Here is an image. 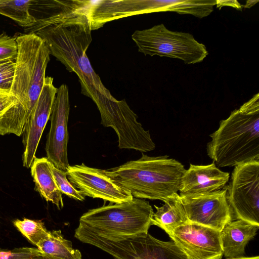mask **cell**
<instances>
[{
    "label": "cell",
    "mask_w": 259,
    "mask_h": 259,
    "mask_svg": "<svg viewBox=\"0 0 259 259\" xmlns=\"http://www.w3.org/2000/svg\"><path fill=\"white\" fill-rule=\"evenodd\" d=\"M52 169L57 185L61 193L77 200H84V196L67 179L66 171L57 168L53 164Z\"/></svg>",
    "instance_id": "obj_22"
},
{
    "label": "cell",
    "mask_w": 259,
    "mask_h": 259,
    "mask_svg": "<svg viewBox=\"0 0 259 259\" xmlns=\"http://www.w3.org/2000/svg\"><path fill=\"white\" fill-rule=\"evenodd\" d=\"M16 38L18 54L10 93L19 103L0 118V134L19 137L42 90L50 54L45 41L34 33L20 34Z\"/></svg>",
    "instance_id": "obj_2"
},
{
    "label": "cell",
    "mask_w": 259,
    "mask_h": 259,
    "mask_svg": "<svg viewBox=\"0 0 259 259\" xmlns=\"http://www.w3.org/2000/svg\"><path fill=\"white\" fill-rule=\"evenodd\" d=\"M17 229L33 245L38 246L40 242L50 234L41 220L23 218L16 219L13 222Z\"/></svg>",
    "instance_id": "obj_21"
},
{
    "label": "cell",
    "mask_w": 259,
    "mask_h": 259,
    "mask_svg": "<svg viewBox=\"0 0 259 259\" xmlns=\"http://www.w3.org/2000/svg\"><path fill=\"white\" fill-rule=\"evenodd\" d=\"M91 31L88 15L80 14L60 19L35 34L45 41L50 54L77 74L81 93L94 101L103 115L119 101L102 83L86 54L92 41Z\"/></svg>",
    "instance_id": "obj_1"
},
{
    "label": "cell",
    "mask_w": 259,
    "mask_h": 259,
    "mask_svg": "<svg viewBox=\"0 0 259 259\" xmlns=\"http://www.w3.org/2000/svg\"><path fill=\"white\" fill-rule=\"evenodd\" d=\"M110 253L118 259H189L173 241L160 240L149 233L114 241Z\"/></svg>",
    "instance_id": "obj_13"
},
{
    "label": "cell",
    "mask_w": 259,
    "mask_h": 259,
    "mask_svg": "<svg viewBox=\"0 0 259 259\" xmlns=\"http://www.w3.org/2000/svg\"><path fill=\"white\" fill-rule=\"evenodd\" d=\"M258 229V225L241 220H233L228 223L220 232L223 255L225 258L245 256V247Z\"/></svg>",
    "instance_id": "obj_15"
},
{
    "label": "cell",
    "mask_w": 259,
    "mask_h": 259,
    "mask_svg": "<svg viewBox=\"0 0 259 259\" xmlns=\"http://www.w3.org/2000/svg\"><path fill=\"white\" fill-rule=\"evenodd\" d=\"M33 0H0V14L9 17L25 28L32 26L34 18L30 12Z\"/></svg>",
    "instance_id": "obj_20"
},
{
    "label": "cell",
    "mask_w": 259,
    "mask_h": 259,
    "mask_svg": "<svg viewBox=\"0 0 259 259\" xmlns=\"http://www.w3.org/2000/svg\"><path fill=\"white\" fill-rule=\"evenodd\" d=\"M132 38L145 55L178 59L186 64L201 62L208 54L206 47L190 33L171 31L163 24L136 30Z\"/></svg>",
    "instance_id": "obj_6"
},
{
    "label": "cell",
    "mask_w": 259,
    "mask_h": 259,
    "mask_svg": "<svg viewBox=\"0 0 259 259\" xmlns=\"http://www.w3.org/2000/svg\"><path fill=\"white\" fill-rule=\"evenodd\" d=\"M69 111L68 88L63 84L58 89L53 106L45 150L48 160L56 167L64 171L70 166L67 155Z\"/></svg>",
    "instance_id": "obj_11"
},
{
    "label": "cell",
    "mask_w": 259,
    "mask_h": 259,
    "mask_svg": "<svg viewBox=\"0 0 259 259\" xmlns=\"http://www.w3.org/2000/svg\"><path fill=\"white\" fill-rule=\"evenodd\" d=\"M189 259H222L220 232L188 222L167 233Z\"/></svg>",
    "instance_id": "obj_9"
},
{
    "label": "cell",
    "mask_w": 259,
    "mask_h": 259,
    "mask_svg": "<svg viewBox=\"0 0 259 259\" xmlns=\"http://www.w3.org/2000/svg\"><path fill=\"white\" fill-rule=\"evenodd\" d=\"M18 103L17 98L11 93L0 90V118L9 109Z\"/></svg>",
    "instance_id": "obj_26"
},
{
    "label": "cell",
    "mask_w": 259,
    "mask_h": 259,
    "mask_svg": "<svg viewBox=\"0 0 259 259\" xmlns=\"http://www.w3.org/2000/svg\"><path fill=\"white\" fill-rule=\"evenodd\" d=\"M37 248L43 259H82L80 251L73 248L72 242L64 237L61 230H53Z\"/></svg>",
    "instance_id": "obj_19"
},
{
    "label": "cell",
    "mask_w": 259,
    "mask_h": 259,
    "mask_svg": "<svg viewBox=\"0 0 259 259\" xmlns=\"http://www.w3.org/2000/svg\"><path fill=\"white\" fill-rule=\"evenodd\" d=\"M67 176L71 184L84 196L101 198L111 203L131 200V193L106 176L103 169L89 167L84 163L69 166Z\"/></svg>",
    "instance_id": "obj_10"
},
{
    "label": "cell",
    "mask_w": 259,
    "mask_h": 259,
    "mask_svg": "<svg viewBox=\"0 0 259 259\" xmlns=\"http://www.w3.org/2000/svg\"><path fill=\"white\" fill-rule=\"evenodd\" d=\"M227 192L226 186L210 193L180 196L189 222L221 232L228 223L233 220Z\"/></svg>",
    "instance_id": "obj_8"
},
{
    "label": "cell",
    "mask_w": 259,
    "mask_h": 259,
    "mask_svg": "<svg viewBox=\"0 0 259 259\" xmlns=\"http://www.w3.org/2000/svg\"><path fill=\"white\" fill-rule=\"evenodd\" d=\"M0 259H43L37 247H21L0 249Z\"/></svg>",
    "instance_id": "obj_23"
},
{
    "label": "cell",
    "mask_w": 259,
    "mask_h": 259,
    "mask_svg": "<svg viewBox=\"0 0 259 259\" xmlns=\"http://www.w3.org/2000/svg\"><path fill=\"white\" fill-rule=\"evenodd\" d=\"M258 93L233 110L210 135L208 156L219 167H232L259 160Z\"/></svg>",
    "instance_id": "obj_3"
},
{
    "label": "cell",
    "mask_w": 259,
    "mask_h": 259,
    "mask_svg": "<svg viewBox=\"0 0 259 259\" xmlns=\"http://www.w3.org/2000/svg\"><path fill=\"white\" fill-rule=\"evenodd\" d=\"M115 259H118V258H114Z\"/></svg>",
    "instance_id": "obj_28"
},
{
    "label": "cell",
    "mask_w": 259,
    "mask_h": 259,
    "mask_svg": "<svg viewBox=\"0 0 259 259\" xmlns=\"http://www.w3.org/2000/svg\"><path fill=\"white\" fill-rule=\"evenodd\" d=\"M164 202L160 207L154 206L156 211L152 214L151 225L158 226L167 233L189 222L178 193Z\"/></svg>",
    "instance_id": "obj_18"
},
{
    "label": "cell",
    "mask_w": 259,
    "mask_h": 259,
    "mask_svg": "<svg viewBox=\"0 0 259 259\" xmlns=\"http://www.w3.org/2000/svg\"><path fill=\"white\" fill-rule=\"evenodd\" d=\"M232 259H259V256L258 255L255 256H252V257L244 256V257H240V258H232Z\"/></svg>",
    "instance_id": "obj_27"
},
{
    "label": "cell",
    "mask_w": 259,
    "mask_h": 259,
    "mask_svg": "<svg viewBox=\"0 0 259 259\" xmlns=\"http://www.w3.org/2000/svg\"><path fill=\"white\" fill-rule=\"evenodd\" d=\"M227 189L233 220L259 226V160L234 166Z\"/></svg>",
    "instance_id": "obj_7"
},
{
    "label": "cell",
    "mask_w": 259,
    "mask_h": 259,
    "mask_svg": "<svg viewBox=\"0 0 259 259\" xmlns=\"http://www.w3.org/2000/svg\"><path fill=\"white\" fill-rule=\"evenodd\" d=\"M18 54L16 37L8 35L6 32L0 35V63L15 61Z\"/></svg>",
    "instance_id": "obj_24"
},
{
    "label": "cell",
    "mask_w": 259,
    "mask_h": 259,
    "mask_svg": "<svg viewBox=\"0 0 259 259\" xmlns=\"http://www.w3.org/2000/svg\"><path fill=\"white\" fill-rule=\"evenodd\" d=\"M216 4L215 0H148L149 13L172 12L192 15L198 18L210 15Z\"/></svg>",
    "instance_id": "obj_17"
},
{
    "label": "cell",
    "mask_w": 259,
    "mask_h": 259,
    "mask_svg": "<svg viewBox=\"0 0 259 259\" xmlns=\"http://www.w3.org/2000/svg\"><path fill=\"white\" fill-rule=\"evenodd\" d=\"M53 81L52 77H45L39 98L23 130L22 162L26 168L30 167L35 157L39 141L51 114L58 91Z\"/></svg>",
    "instance_id": "obj_12"
},
{
    "label": "cell",
    "mask_w": 259,
    "mask_h": 259,
    "mask_svg": "<svg viewBox=\"0 0 259 259\" xmlns=\"http://www.w3.org/2000/svg\"><path fill=\"white\" fill-rule=\"evenodd\" d=\"M52 164L47 157H35L30 166L31 174L36 191L46 201L52 202L61 210L64 203L52 172Z\"/></svg>",
    "instance_id": "obj_16"
},
{
    "label": "cell",
    "mask_w": 259,
    "mask_h": 259,
    "mask_svg": "<svg viewBox=\"0 0 259 259\" xmlns=\"http://www.w3.org/2000/svg\"><path fill=\"white\" fill-rule=\"evenodd\" d=\"M168 155L141 158L104 170L105 174L133 197L163 202L179 191L184 166Z\"/></svg>",
    "instance_id": "obj_4"
},
{
    "label": "cell",
    "mask_w": 259,
    "mask_h": 259,
    "mask_svg": "<svg viewBox=\"0 0 259 259\" xmlns=\"http://www.w3.org/2000/svg\"><path fill=\"white\" fill-rule=\"evenodd\" d=\"M15 72V61L0 63V90L10 93Z\"/></svg>",
    "instance_id": "obj_25"
},
{
    "label": "cell",
    "mask_w": 259,
    "mask_h": 259,
    "mask_svg": "<svg viewBox=\"0 0 259 259\" xmlns=\"http://www.w3.org/2000/svg\"><path fill=\"white\" fill-rule=\"evenodd\" d=\"M153 212L148 201L134 197L90 209L80 217L79 225L111 240L144 237L148 234Z\"/></svg>",
    "instance_id": "obj_5"
},
{
    "label": "cell",
    "mask_w": 259,
    "mask_h": 259,
    "mask_svg": "<svg viewBox=\"0 0 259 259\" xmlns=\"http://www.w3.org/2000/svg\"><path fill=\"white\" fill-rule=\"evenodd\" d=\"M230 174L221 170L212 162L208 165L190 164L182 177L180 196L212 193L226 187Z\"/></svg>",
    "instance_id": "obj_14"
}]
</instances>
